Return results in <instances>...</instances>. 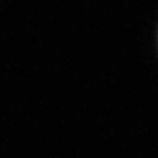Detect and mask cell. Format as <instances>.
Returning <instances> with one entry per match:
<instances>
[]
</instances>
